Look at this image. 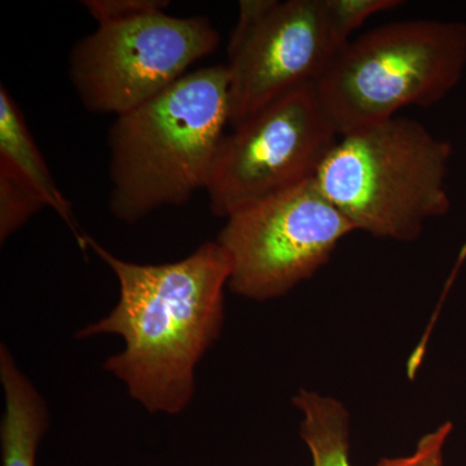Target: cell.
<instances>
[{
    "label": "cell",
    "mask_w": 466,
    "mask_h": 466,
    "mask_svg": "<svg viewBox=\"0 0 466 466\" xmlns=\"http://www.w3.org/2000/svg\"><path fill=\"white\" fill-rule=\"evenodd\" d=\"M328 17L337 38L348 45L351 34L363 25L368 18L380 12L400 7V0H324Z\"/></svg>",
    "instance_id": "13"
},
{
    "label": "cell",
    "mask_w": 466,
    "mask_h": 466,
    "mask_svg": "<svg viewBox=\"0 0 466 466\" xmlns=\"http://www.w3.org/2000/svg\"><path fill=\"white\" fill-rule=\"evenodd\" d=\"M452 153L424 125L395 116L339 137L315 180L357 231L412 241L450 211Z\"/></svg>",
    "instance_id": "3"
},
{
    "label": "cell",
    "mask_w": 466,
    "mask_h": 466,
    "mask_svg": "<svg viewBox=\"0 0 466 466\" xmlns=\"http://www.w3.org/2000/svg\"><path fill=\"white\" fill-rule=\"evenodd\" d=\"M86 9L100 25L131 20L155 12L164 11V0H85Z\"/></svg>",
    "instance_id": "14"
},
{
    "label": "cell",
    "mask_w": 466,
    "mask_h": 466,
    "mask_svg": "<svg viewBox=\"0 0 466 466\" xmlns=\"http://www.w3.org/2000/svg\"><path fill=\"white\" fill-rule=\"evenodd\" d=\"M0 380L5 397L0 426L2 466H36V451L50 416L46 401L20 372L5 345L0 349Z\"/></svg>",
    "instance_id": "10"
},
{
    "label": "cell",
    "mask_w": 466,
    "mask_h": 466,
    "mask_svg": "<svg viewBox=\"0 0 466 466\" xmlns=\"http://www.w3.org/2000/svg\"><path fill=\"white\" fill-rule=\"evenodd\" d=\"M355 231L315 177L241 208L218 236L231 263L229 289L254 300L283 297L317 274Z\"/></svg>",
    "instance_id": "6"
},
{
    "label": "cell",
    "mask_w": 466,
    "mask_h": 466,
    "mask_svg": "<svg viewBox=\"0 0 466 466\" xmlns=\"http://www.w3.org/2000/svg\"><path fill=\"white\" fill-rule=\"evenodd\" d=\"M293 401L303 415L300 437L314 466H351L349 412L342 403L308 390H300Z\"/></svg>",
    "instance_id": "11"
},
{
    "label": "cell",
    "mask_w": 466,
    "mask_h": 466,
    "mask_svg": "<svg viewBox=\"0 0 466 466\" xmlns=\"http://www.w3.org/2000/svg\"><path fill=\"white\" fill-rule=\"evenodd\" d=\"M45 207L42 198L25 183L0 171V241L7 240Z\"/></svg>",
    "instance_id": "12"
},
{
    "label": "cell",
    "mask_w": 466,
    "mask_h": 466,
    "mask_svg": "<svg viewBox=\"0 0 466 466\" xmlns=\"http://www.w3.org/2000/svg\"><path fill=\"white\" fill-rule=\"evenodd\" d=\"M229 124L226 66L187 73L110 128V211L135 223L207 189Z\"/></svg>",
    "instance_id": "2"
},
{
    "label": "cell",
    "mask_w": 466,
    "mask_h": 466,
    "mask_svg": "<svg viewBox=\"0 0 466 466\" xmlns=\"http://www.w3.org/2000/svg\"><path fill=\"white\" fill-rule=\"evenodd\" d=\"M339 137L315 85L269 104L223 137L207 187L211 213L227 219L312 179Z\"/></svg>",
    "instance_id": "7"
},
{
    "label": "cell",
    "mask_w": 466,
    "mask_h": 466,
    "mask_svg": "<svg viewBox=\"0 0 466 466\" xmlns=\"http://www.w3.org/2000/svg\"><path fill=\"white\" fill-rule=\"evenodd\" d=\"M451 431L452 424L446 422L437 431L424 435L412 455L407 458L382 459L377 466H443V450Z\"/></svg>",
    "instance_id": "15"
},
{
    "label": "cell",
    "mask_w": 466,
    "mask_h": 466,
    "mask_svg": "<svg viewBox=\"0 0 466 466\" xmlns=\"http://www.w3.org/2000/svg\"><path fill=\"white\" fill-rule=\"evenodd\" d=\"M228 45L229 124L317 84L343 45L324 0H242Z\"/></svg>",
    "instance_id": "8"
},
{
    "label": "cell",
    "mask_w": 466,
    "mask_h": 466,
    "mask_svg": "<svg viewBox=\"0 0 466 466\" xmlns=\"http://www.w3.org/2000/svg\"><path fill=\"white\" fill-rule=\"evenodd\" d=\"M219 39L208 18L164 11L106 24L73 48L70 81L86 109L122 116L179 81Z\"/></svg>",
    "instance_id": "5"
},
{
    "label": "cell",
    "mask_w": 466,
    "mask_h": 466,
    "mask_svg": "<svg viewBox=\"0 0 466 466\" xmlns=\"http://www.w3.org/2000/svg\"><path fill=\"white\" fill-rule=\"evenodd\" d=\"M85 242L115 272L119 299L108 317L76 337L121 336L125 350L106 361V370L150 413L177 415L195 394L196 366L222 332L231 278L225 249L207 242L177 262L137 265L90 236Z\"/></svg>",
    "instance_id": "1"
},
{
    "label": "cell",
    "mask_w": 466,
    "mask_h": 466,
    "mask_svg": "<svg viewBox=\"0 0 466 466\" xmlns=\"http://www.w3.org/2000/svg\"><path fill=\"white\" fill-rule=\"evenodd\" d=\"M466 69V24H386L343 46L315 91L339 137L380 124L407 106H435Z\"/></svg>",
    "instance_id": "4"
},
{
    "label": "cell",
    "mask_w": 466,
    "mask_h": 466,
    "mask_svg": "<svg viewBox=\"0 0 466 466\" xmlns=\"http://www.w3.org/2000/svg\"><path fill=\"white\" fill-rule=\"evenodd\" d=\"M0 171L17 177L33 189L46 207L56 211L86 250L84 233L79 232L72 205L57 188L50 168L34 142L23 112L7 88L0 87Z\"/></svg>",
    "instance_id": "9"
}]
</instances>
